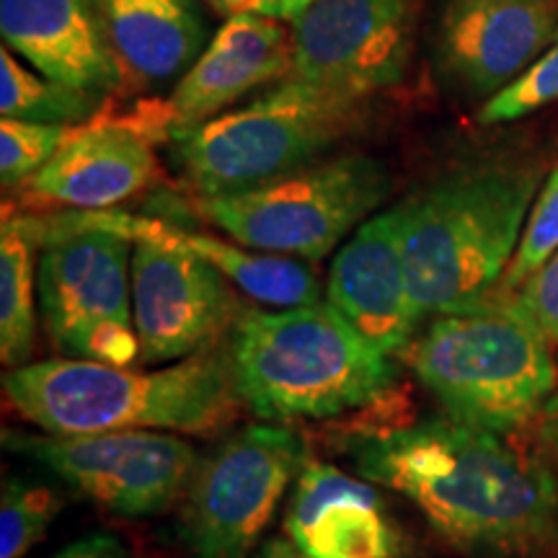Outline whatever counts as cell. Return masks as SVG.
I'll use <instances>...</instances> for the list:
<instances>
[{"label":"cell","instance_id":"obj_7","mask_svg":"<svg viewBox=\"0 0 558 558\" xmlns=\"http://www.w3.org/2000/svg\"><path fill=\"white\" fill-rule=\"evenodd\" d=\"M132 251L128 235L99 226L86 209L41 222L39 313L65 357L114 367L140 360Z\"/></svg>","mask_w":558,"mask_h":558},{"label":"cell","instance_id":"obj_6","mask_svg":"<svg viewBox=\"0 0 558 558\" xmlns=\"http://www.w3.org/2000/svg\"><path fill=\"white\" fill-rule=\"evenodd\" d=\"M360 120L362 104L284 78L246 107L173 132V163L199 199L226 197L316 163Z\"/></svg>","mask_w":558,"mask_h":558},{"label":"cell","instance_id":"obj_21","mask_svg":"<svg viewBox=\"0 0 558 558\" xmlns=\"http://www.w3.org/2000/svg\"><path fill=\"white\" fill-rule=\"evenodd\" d=\"M99 101L101 96L24 68L9 47L0 50V114L5 120L78 128L83 122H94Z\"/></svg>","mask_w":558,"mask_h":558},{"label":"cell","instance_id":"obj_15","mask_svg":"<svg viewBox=\"0 0 558 558\" xmlns=\"http://www.w3.org/2000/svg\"><path fill=\"white\" fill-rule=\"evenodd\" d=\"M292 52V32L275 19L256 13L226 19L160 109V128L171 137L226 114L230 104L251 90L288 78Z\"/></svg>","mask_w":558,"mask_h":558},{"label":"cell","instance_id":"obj_26","mask_svg":"<svg viewBox=\"0 0 558 558\" xmlns=\"http://www.w3.org/2000/svg\"><path fill=\"white\" fill-rule=\"evenodd\" d=\"M558 248V166L543 181L530 207L520 246L501 277V292H514L546 264Z\"/></svg>","mask_w":558,"mask_h":558},{"label":"cell","instance_id":"obj_13","mask_svg":"<svg viewBox=\"0 0 558 558\" xmlns=\"http://www.w3.org/2000/svg\"><path fill=\"white\" fill-rule=\"evenodd\" d=\"M558 37V0H439L432 62L458 94H499Z\"/></svg>","mask_w":558,"mask_h":558},{"label":"cell","instance_id":"obj_2","mask_svg":"<svg viewBox=\"0 0 558 558\" xmlns=\"http://www.w3.org/2000/svg\"><path fill=\"white\" fill-rule=\"evenodd\" d=\"M543 169L488 158L442 171L396 205L411 295L422 316H442L492 295L512 262Z\"/></svg>","mask_w":558,"mask_h":558},{"label":"cell","instance_id":"obj_32","mask_svg":"<svg viewBox=\"0 0 558 558\" xmlns=\"http://www.w3.org/2000/svg\"><path fill=\"white\" fill-rule=\"evenodd\" d=\"M256 558H313V556L305 554L295 541H290L288 535H284V538H271L267 546L259 550V556Z\"/></svg>","mask_w":558,"mask_h":558},{"label":"cell","instance_id":"obj_18","mask_svg":"<svg viewBox=\"0 0 558 558\" xmlns=\"http://www.w3.org/2000/svg\"><path fill=\"white\" fill-rule=\"evenodd\" d=\"M124 83L163 86L190 70L207 47L197 0H96Z\"/></svg>","mask_w":558,"mask_h":558},{"label":"cell","instance_id":"obj_3","mask_svg":"<svg viewBox=\"0 0 558 558\" xmlns=\"http://www.w3.org/2000/svg\"><path fill=\"white\" fill-rule=\"evenodd\" d=\"M5 401L47 435L215 432L241 409L226 349H207L158 369L88 360H45L3 375Z\"/></svg>","mask_w":558,"mask_h":558},{"label":"cell","instance_id":"obj_10","mask_svg":"<svg viewBox=\"0 0 558 558\" xmlns=\"http://www.w3.org/2000/svg\"><path fill=\"white\" fill-rule=\"evenodd\" d=\"M3 445L45 465L68 486L122 518H150L184 497L197 469L186 439L153 429L99 435H19Z\"/></svg>","mask_w":558,"mask_h":558},{"label":"cell","instance_id":"obj_28","mask_svg":"<svg viewBox=\"0 0 558 558\" xmlns=\"http://www.w3.org/2000/svg\"><path fill=\"white\" fill-rule=\"evenodd\" d=\"M514 305L558 347V248L522 288L509 292Z\"/></svg>","mask_w":558,"mask_h":558},{"label":"cell","instance_id":"obj_22","mask_svg":"<svg viewBox=\"0 0 558 558\" xmlns=\"http://www.w3.org/2000/svg\"><path fill=\"white\" fill-rule=\"evenodd\" d=\"M313 558H393L396 535L378 499H349L326 509L295 541Z\"/></svg>","mask_w":558,"mask_h":558},{"label":"cell","instance_id":"obj_30","mask_svg":"<svg viewBox=\"0 0 558 558\" xmlns=\"http://www.w3.org/2000/svg\"><path fill=\"white\" fill-rule=\"evenodd\" d=\"M209 9L222 13V16H243V13H256V16L284 19V0H202Z\"/></svg>","mask_w":558,"mask_h":558},{"label":"cell","instance_id":"obj_24","mask_svg":"<svg viewBox=\"0 0 558 558\" xmlns=\"http://www.w3.org/2000/svg\"><path fill=\"white\" fill-rule=\"evenodd\" d=\"M378 488L365 478H352L329 463L308 460L298 473L284 512V535L298 541L326 509L349 499H378Z\"/></svg>","mask_w":558,"mask_h":558},{"label":"cell","instance_id":"obj_8","mask_svg":"<svg viewBox=\"0 0 558 558\" xmlns=\"http://www.w3.org/2000/svg\"><path fill=\"white\" fill-rule=\"evenodd\" d=\"M383 160L347 153L256 190L202 197L199 213L241 246L318 262L388 199Z\"/></svg>","mask_w":558,"mask_h":558},{"label":"cell","instance_id":"obj_17","mask_svg":"<svg viewBox=\"0 0 558 558\" xmlns=\"http://www.w3.org/2000/svg\"><path fill=\"white\" fill-rule=\"evenodd\" d=\"M153 171L156 156L137 124L88 122L73 130L29 190L75 209H111L143 192Z\"/></svg>","mask_w":558,"mask_h":558},{"label":"cell","instance_id":"obj_20","mask_svg":"<svg viewBox=\"0 0 558 558\" xmlns=\"http://www.w3.org/2000/svg\"><path fill=\"white\" fill-rule=\"evenodd\" d=\"M41 220H3L0 230V360L9 369L29 365L37 341V271Z\"/></svg>","mask_w":558,"mask_h":558},{"label":"cell","instance_id":"obj_5","mask_svg":"<svg viewBox=\"0 0 558 558\" xmlns=\"http://www.w3.org/2000/svg\"><path fill=\"white\" fill-rule=\"evenodd\" d=\"M550 341L509 292L442 313L401 360L458 422L509 432L538 416L558 386Z\"/></svg>","mask_w":558,"mask_h":558},{"label":"cell","instance_id":"obj_14","mask_svg":"<svg viewBox=\"0 0 558 558\" xmlns=\"http://www.w3.org/2000/svg\"><path fill=\"white\" fill-rule=\"evenodd\" d=\"M326 303L386 357H401L416 339L418 313L396 207L373 215L333 256Z\"/></svg>","mask_w":558,"mask_h":558},{"label":"cell","instance_id":"obj_29","mask_svg":"<svg viewBox=\"0 0 558 558\" xmlns=\"http://www.w3.org/2000/svg\"><path fill=\"white\" fill-rule=\"evenodd\" d=\"M52 558H130V550L124 543L111 533H90L81 541L68 543Z\"/></svg>","mask_w":558,"mask_h":558},{"label":"cell","instance_id":"obj_12","mask_svg":"<svg viewBox=\"0 0 558 558\" xmlns=\"http://www.w3.org/2000/svg\"><path fill=\"white\" fill-rule=\"evenodd\" d=\"M132 243V313L145 365L190 360L230 333L246 308L215 264L173 241Z\"/></svg>","mask_w":558,"mask_h":558},{"label":"cell","instance_id":"obj_11","mask_svg":"<svg viewBox=\"0 0 558 558\" xmlns=\"http://www.w3.org/2000/svg\"><path fill=\"white\" fill-rule=\"evenodd\" d=\"M292 24L288 81L365 104L403 81L414 50L416 0H316Z\"/></svg>","mask_w":558,"mask_h":558},{"label":"cell","instance_id":"obj_27","mask_svg":"<svg viewBox=\"0 0 558 558\" xmlns=\"http://www.w3.org/2000/svg\"><path fill=\"white\" fill-rule=\"evenodd\" d=\"M558 101V37L538 60L520 73L509 86L494 94L478 111L481 124H505L535 114Z\"/></svg>","mask_w":558,"mask_h":558},{"label":"cell","instance_id":"obj_31","mask_svg":"<svg viewBox=\"0 0 558 558\" xmlns=\"http://www.w3.org/2000/svg\"><path fill=\"white\" fill-rule=\"evenodd\" d=\"M541 435L558 456V386L541 411Z\"/></svg>","mask_w":558,"mask_h":558},{"label":"cell","instance_id":"obj_1","mask_svg":"<svg viewBox=\"0 0 558 558\" xmlns=\"http://www.w3.org/2000/svg\"><path fill=\"white\" fill-rule=\"evenodd\" d=\"M349 460L369 484L407 497L450 546L522 558L558 533V484L538 458L458 418L352 432Z\"/></svg>","mask_w":558,"mask_h":558},{"label":"cell","instance_id":"obj_25","mask_svg":"<svg viewBox=\"0 0 558 558\" xmlns=\"http://www.w3.org/2000/svg\"><path fill=\"white\" fill-rule=\"evenodd\" d=\"M70 124H39L5 120L0 122V181L5 190L32 181L50 163L65 140L73 135Z\"/></svg>","mask_w":558,"mask_h":558},{"label":"cell","instance_id":"obj_23","mask_svg":"<svg viewBox=\"0 0 558 558\" xmlns=\"http://www.w3.org/2000/svg\"><path fill=\"white\" fill-rule=\"evenodd\" d=\"M62 499L50 486L16 476L3 481L0 494V558H24L60 514Z\"/></svg>","mask_w":558,"mask_h":558},{"label":"cell","instance_id":"obj_4","mask_svg":"<svg viewBox=\"0 0 558 558\" xmlns=\"http://www.w3.org/2000/svg\"><path fill=\"white\" fill-rule=\"evenodd\" d=\"M226 352L243 407L275 424L367 409L399 380L393 360L329 303L243 311Z\"/></svg>","mask_w":558,"mask_h":558},{"label":"cell","instance_id":"obj_19","mask_svg":"<svg viewBox=\"0 0 558 558\" xmlns=\"http://www.w3.org/2000/svg\"><path fill=\"white\" fill-rule=\"evenodd\" d=\"M99 226L128 235L130 241H173L194 251L202 259L215 264L230 282L256 303L269 308H298V305L320 303V282L311 267L292 256L264 254L235 243L220 241L215 235L192 233L163 220L140 218L128 213H101L86 209Z\"/></svg>","mask_w":558,"mask_h":558},{"label":"cell","instance_id":"obj_16","mask_svg":"<svg viewBox=\"0 0 558 558\" xmlns=\"http://www.w3.org/2000/svg\"><path fill=\"white\" fill-rule=\"evenodd\" d=\"M0 34L37 73L86 94L128 86L96 0H0Z\"/></svg>","mask_w":558,"mask_h":558},{"label":"cell","instance_id":"obj_33","mask_svg":"<svg viewBox=\"0 0 558 558\" xmlns=\"http://www.w3.org/2000/svg\"><path fill=\"white\" fill-rule=\"evenodd\" d=\"M311 3H316V0H284V19L292 21L298 13H303L305 9H308Z\"/></svg>","mask_w":558,"mask_h":558},{"label":"cell","instance_id":"obj_9","mask_svg":"<svg viewBox=\"0 0 558 558\" xmlns=\"http://www.w3.org/2000/svg\"><path fill=\"white\" fill-rule=\"evenodd\" d=\"M308 463L284 424H248L199 460L184 492L181 530L194 558H251L279 501Z\"/></svg>","mask_w":558,"mask_h":558}]
</instances>
